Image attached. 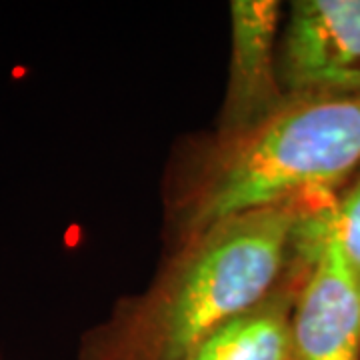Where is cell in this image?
<instances>
[{
    "instance_id": "6da1fadb",
    "label": "cell",
    "mask_w": 360,
    "mask_h": 360,
    "mask_svg": "<svg viewBox=\"0 0 360 360\" xmlns=\"http://www.w3.org/2000/svg\"><path fill=\"white\" fill-rule=\"evenodd\" d=\"M335 196H302L232 217L167 250L142 292L116 300L80 336L77 360H188L314 258Z\"/></svg>"
},
{
    "instance_id": "7a4b0ae2",
    "label": "cell",
    "mask_w": 360,
    "mask_h": 360,
    "mask_svg": "<svg viewBox=\"0 0 360 360\" xmlns=\"http://www.w3.org/2000/svg\"><path fill=\"white\" fill-rule=\"evenodd\" d=\"M359 168L360 96H286L257 124L182 142L162 186L167 250L232 217L338 194Z\"/></svg>"
},
{
    "instance_id": "3957f363",
    "label": "cell",
    "mask_w": 360,
    "mask_h": 360,
    "mask_svg": "<svg viewBox=\"0 0 360 360\" xmlns=\"http://www.w3.org/2000/svg\"><path fill=\"white\" fill-rule=\"evenodd\" d=\"M278 68L288 96H360V0H295Z\"/></svg>"
},
{
    "instance_id": "277c9868",
    "label": "cell",
    "mask_w": 360,
    "mask_h": 360,
    "mask_svg": "<svg viewBox=\"0 0 360 360\" xmlns=\"http://www.w3.org/2000/svg\"><path fill=\"white\" fill-rule=\"evenodd\" d=\"M283 4L278 0H232L231 60L217 129L257 124L286 101L278 68Z\"/></svg>"
},
{
    "instance_id": "5b68a950",
    "label": "cell",
    "mask_w": 360,
    "mask_h": 360,
    "mask_svg": "<svg viewBox=\"0 0 360 360\" xmlns=\"http://www.w3.org/2000/svg\"><path fill=\"white\" fill-rule=\"evenodd\" d=\"M290 360H360V276L326 238L296 296Z\"/></svg>"
},
{
    "instance_id": "8992f818",
    "label": "cell",
    "mask_w": 360,
    "mask_h": 360,
    "mask_svg": "<svg viewBox=\"0 0 360 360\" xmlns=\"http://www.w3.org/2000/svg\"><path fill=\"white\" fill-rule=\"evenodd\" d=\"M314 258L266 300L226 322L188 360H290L292 309Z\"/></svg>"
},
{
    "instance_id": "52a82bcc",
    "label": "cell",
    "mask_w": 360,
    "mask_h": 360,
    "mask_svg": "<svg viewBox=\"0 0 360 360\" xmlns=\"http://www.w3.org/2000/svg\"><path fill=\"white\" fill-rule=\"evenodd\" d=\"M328 234L348 266L360 276V168L335 196Z\"/></svg>"
}]
</instances>
